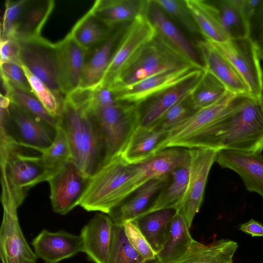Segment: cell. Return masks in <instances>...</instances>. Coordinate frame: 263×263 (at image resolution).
Segmentation results:
<instances>
[{"mask_svg": "<svg viewBox=\"0 0 263 263\" xmlns=\"http://www.w3.org/2000/svg\"><path fill=\"white\" fill-rule=\"evenodd\" d=\"M200 148L263 151V97L240 95L211 126Z\"/></svg>", "mask_w": 263, "mask_h": 263, "instance_id": "6da1fadb", "label": "cell"}, {"mask_svg": "<svg viewBox=\"0 0 263 263\" xmlns=\"http://www.w3.org/2000/svg\"><path fill=\"white\" fill-rule=\"evenodd\" d=\"M137 164L128 165L117 156L89 178L79 205L87 211L109 214L141 187Z\"/></svg>", "mask_w": 263, "mask_h": 263, "instance_id": "7a4b0ae2", "label": "cell"}, {"mask_svg": "<svg viewBox=\"0 0 263 263\" xmlns=\"http://www.w3.org/2000/svg\"><path fill=\"white\" fill-rule=\"evenodd\" d=\"M21 147L1 148L2 203L17 209L29 189L47 181L52 173L42 155L25 154Z\"/></svg>", "mask_w": 263, "mask_h": 263, "instance_id": "3957f363", "label": "cell"}, {"mask_svg": "<svg viewBox=\"0 0 263 263\" xmlns=\"http://www.w3.org/2000/svg\"><path fill=\"white\" fill-rule=\"evenodd\" d=\"M61 124L68 138L72 159L90 177L102 166L105 155L103 139L92 115L79 110L65 99Z\"/></svg>", "mask_w": 263, "mask_h": 263, "instance_id": "277c9868", "label": "cell"}, {"mask_svg": "<svg viewBox=\"0 0 263 263\" xmlns=\"http://www.w3.org/2000/svg\"><path fill=\"white\" fill-rule=\"evenodd\" d=\"M190 66L197 68L157 33L130 64L107 85L115 91L157 74Z\"/></svg>", "mask_w": 263, "mask_h": 263, "instance_id": "5b68a950", "label": "cell"}, {"mask_svg": "<svg viewBox=\"0 0 263 263\" xmlns=\"http://www.w3.org/2000/svg\"><path fill=\"white\" fill-rule=\"evenodd\" d=\"M1 139L42 154L52 144L57 129L11 102L0 104Z\"/></svg>", "mask_w": 263, "mask_h": 263, "instance_id": "8992f818", "label": "cell"}, {"mask_svg": "<svg viewBox=\"0 0 263 263\" xmlns=\"http://www.w3.org/2000/svg\"><path fill=\"white\" fill-rule=\"evenodd\" d=\"M240 95H241L228 91L215 102L196 110L167 131L153 154L170 147L200 148L212 125L229 109Z\"/></svg>", "mask_w": 263, "mask_h": 263, "instance_id": "52a82bcc", "label": "cell"}, {"mask_svg": "<svg viewBox=\"0 0 263 263\" xmlns=\"http://www.w3.org/2000/svg\"><path fill=\"white\" fill-rule=\"evenodd\" d=\"M91 115L104 143L103 165L119 156L132 132L140 124V110L139 106L117 102L98 109Z\"/></svg>", "mask_w": 263, "mask_h": 263, "instance_id": "ba28073f", "label": "cell"}, {"mask_svg": "<svg viewBox=\"0 0 263 263\" xmlns=\"http://www.w3.org/2000/svg\"><path fill=\"white\" fill-rule=\"evenodd\" d=\"M146 9L147 6L125 28L101 83L109 84L111 82L157 35L147 16Z\"/></svg>", "mask_w": 263, "mask_h": 263, "instance_id": "9c48e42d", "label": "cell"}, {"mask_svg": "<svg viewBox=\"0 0 263 263\" xmlns=\"http://www.w3.org/2000/svg\"><path fill=\"white\" fill-rule=\"evenodd\" d=\"M209 42L238 72L247 85L250 95L253 97L262 96L261 60L252 37L230 39L220 43Z\"/></svg>", "mask_w": 263, "mask_h": 263, "instance_id": "30bf717a", "label": "cell"}, {"mask_svg": "<svg viewBox=\"0 0 263 263\" xmlns=\"http://www.w3.org/2000/svg\"><path fill=\"white\" fill-rule=\"evenodd\" d=\"M18 42L22 65L44 83L58 99L64 103L65 98L62 96L59 81L55 44L41 36Z\"/></svg>", "mask_w": 263, "mask_h": 263, "instance_id": "8fae6325", "label": "cell"}, {"mask_svg": "<svg viewBox=\"0 0 263 263\" xmlns=\"http://www.w3.org/2000/svg\"><path fill=\"white\" fill-rule=\"evenodd\" d=\"M89 178L78 167L72 158L55 169L47 180L53 211L65 215L79 205Z\"/></svg>", "mask_w": 263, "mask_h": 263, "instance_id": "7c38bea8", "label": "cell"}, {"mask_svg": "<svg viewBox=\"0 0 263 263\" xmlns=\"http://www.w3.org/2000/svg\"><path fill=\"white\" fill-rule=\"evenodd\" d=\"M190 155L189 181L186 192L177 211L191 228L202 204L210 170L216 161L217 152L205 148L189 149Z\"/></svg>", "mask_w": 263, "mask_h": 263, "instance_id": "4fadbf2b", "label": "cell"}, {"mask_svg": "<svg viewBox=\"0 0 263 263\" xmlns=\"http://www.w3.org/2000/svg\"><path fill=\"white\" fill-rule=\"evenodd\" d=\"M200 69L190 66L153 76L112 91L118 102L139 106L155 95L194 75Z\"/></svg>", "mask_w": 263, "mask_h": 263, "instance_id": "5bb4252c", "label": "cell"}, {"mask_svg": "<svg viewBox=\"0 0 263 263\" xmlns=\"http://www.w3.org/2000/svg\"><path fill=\"white\" fill-rule=\"evenodd\" d=\"M0 229V256L2 263H36L37 259L21 230L17 208L3 205Z\"/></svg>", "mask_w": 263, "mask_h": 263, "instance_id": "9a60e30c", "label": "cell"}, {"mask_svg": "<svg viewBox=\"0 0 263 263\" xmlns=\"http://www.w3.org/2000/svg\"><path fill=\"white\" fill-rule=\"evenodd\" d=\"M216 162L222 168L236 173L247 190L256 193L263 199V155L261 153L234 150L217 153Z\"/></svg>", "mask_w": 263, "mask_h": 263, "instance_id": "2e32d148", "label": "cell"}, {"mask_svg": "<svg viewBox=\"0 0 263 263\" xmlns=\"http://www.w3.org/2000/svg\"><path fill=\"white\" fill-rule=\"evenodd\" d=\"M54 44L60 87L66 97L80 86L86 51L70 33Z\"/></svg>", "mask_w": 263, "mask_h": 263, "instance_id": "e0dca14e", "label": "cell"}, {"mask_svg": "<svg viewBox=\"0 0 263 263\" xmlns=\"http://www.w3.org/2000/svg\"><path fill=\"white\" fill-rule=\"evenodd\" d=\"M37 258L46 263H58L83 251L82 238L63 230L51 232L44 229L32 241Z\"/></svg>", "mask_w": 263, "mask_h": 263, "instance_id": "ac0fdd59", "label": "cell"}, {"mask_svg": "<svg viewBox=\"0 0 263 263\" xmlns=\"http://www.w3.org/2000/svg\"><path fill=\"white\" fill-rule=\"evenodd\" d=\"M146 13L160 36L196 67L204 69V65L198 50L154 0L148 1Z\"/></svg>", "mask_w": 263, "mask_h": 263, "instance_id": "d6986e66", "label": "cell"}, {"mask_svg": "<svg viewBox=\"0 0 263 263\" xmlns=\"http://www.w3.org/2000/svg\"><path fill=\"white\" fill-rule=\"evenodd\" d=\"M203 70L155 95L140 111V125L149 126L158 121L172 106L190 96L199 82Z\"/></svg>", "mask_w": 263, "mask_h": 263, "instance_id": "ffe728a7", "label": "cell"}, {"mask_svg": "<svg viewBox=\"0 0 263 263\" xmlns=\"http://www.w3.org/2000/svg\"><path fill=\"white\" fill-rule=\"evenodd\" d=\"M197 49L202 59L204 69L214 75L229 91L237 95L251 96L238 72L209 41L205 39L199 41Z\"/></svg>", "mask_w": 263, "mask_h": 263, "instance_id": "44dd1931", "label": "cell"}, {"mask_svg": "<svg viewBox=\"0 0 263 263\" xmlns=\"http://www.w3.org/2000/svg\"><path fill=\"white\" fill-rule=\"evenodd\" d=\"M114 223L106 214L97 213L82 229L83 251L93 263H105Z\"/></svg>", "mask_w": 263, "mask_h": 263, "instance_id": "7402d4cb", "label": "cell"}, {"mask_svg": "<svg viewBox=\"0 0 263 263\" xmlns=\"http://www.w3.org/2000/svg\"><path fill=\"white\" fill-rule=\"evenodd\" d=\"M125 28L112 32L103 42L86 53L79 87H93L102 82Z\"/></svg>", "mask_w": 263, "mask_h": 263, "instance_id": "603a6c76", "label": "cell"}, {"mask_svg": "<svg viewBox=\"0 0 263 263\" xmlns=\"http://www.w3.org/2000/svg\"><path fill=\"white\" fill-rule=\"evenodd\" d=\"M190 155L188 149L170 147L160 150L137 164L142 185L148 181L169 175L174 171L189 165Z\"/></svg>", "mask_w": 263, "mask_h": 263, "instance_id": "cb8c5ba5", "label": "cell"}, {"mask_svg": "<svg viewBox=\"0 0 263 263\" xmlns=\"http://www.w3.org/2000/svg\"><path fill=\"white\" fill-rule=\"evenodd\" d=\"M167 131L155 125H139L132 132L119 156L128 165L140 163L153 155Z\"/></svg>", "mask_w": 263, "mask_h": 263, "instance_id": "d4e9b609", "label": "cell"}, {"mask_svg": "<svg viewBox=\"0 0 263 263\" xmlns=\"http://www.w3.org/2000/svg\"><path fill=\"white\" fill-rule=\"evenodd\" d=\"M170 178V175L154 179L139 188L133 197L121 203L108 214L114 223L123 225L142 214L150 205L152 199L166 185Z\"/></svg>", "mask_w": 263, "mask_h": 263, "instance_id": "484cf974", "label": "cell"}, {"mask_svg": "<svg viewBox=\"0 0 263 263\" xmlns=\"http://www.w3.org/2000/svg\"><path fill=\"white\" fill-rule=\"evenodd\" d=\"M147 1L97 0L90 8L95 16L109 28L130 23L146 8Z\"/></svg>", "mask_w": 263, "mask_h": 263, "instance_id": "4316f807", "label": "cell"}, {"mask_svg": "<svg viewBox=\"0 0 263 263\" xmlns=\"http://www.w3.org/2000/svg\"><path fill=\"white\" fill-rule=\"evenodd\" d=\"M54 6L52 0H26L13 39L27 40L41 36V29Z\"/></svg>", "mask_w": 263, "mask_h": 263, "instance_id": "83f0119b", "label": "cell"}, {"mask_svg": "<svg viewBox=\"0 0 263 263\" xmlns=\"http://www.w3.org/2000/svg\"><path fill=\"white\" fill-rule=\"evenodd\" d=\"M184 218L176 212L161 250L156 254L160 263H177L190 249L193 238Z\"/></svg>", "mask_w": 263, "mask_h": 263, "instance_id": "f1b7e54d", "label": "cell"}, {"mask_svg": "<svg viewBox=\"0 0 263 263\" xmlns=\"http://www.w3.org/2000/svg\"><path fill=\"white\" fill-rule=\"evenodd\" d=\"M204 39L220 43L230 39L223 28L215 4L204 0H185Z\"/></svg>", "mask_w": 263, "mask_h": 263, "instance_id": "f546056e", "label": "cell"}, {"mask_svg": "<svg viewBox=\"0 0 263 263\" xmlns=\"http://www.w3.org/2000/svg\"><path fill=\"white\" fill-rule=\"evenodd\" d=\"M176 213L174 209L156 211L141 215L132 221L157 254L162 249L170 223Z\"/></svg>", "mask_w": 263, "mask_h": 263, "instance_id": "4dcf8cb0", "label": "cell"}, {"mask_svg": "<svg viewBox=\"0 0 263 263\" xmlns=\"http://www.w3.org/2000/svg\"><path fill=\"white\" fill-rule=\"evenodd\" d=\"M238 247L236 241L228 239H220L209 245L193 239L187 254L177 263H233Z\"/></svg>", "mask_w": 263, "mask_h": 263, "instance_id": "1f68e13d", "label": "cell"}, {"mask_svg": "<svg viewBox=\"0 0 263 263\" xmlns=\"http://www.w3.org/2000/svg\"><path fill=\"white\" fill-rule=\"evenodd\" d=\"M189 176V165L180 167L172 172L168 183L159 192L147 210L140 216L162 209H172L177 212L183 201L187 186Z\"/></svg>", "mask_w": 263, "mask_h": 263, "instance_id": "d6a6232c", "label": "cell"}, {"mask_svg": "<svg viewBox=\"0 0 263 263\" xmlns=\"http://www.w3.org/2000/svg\"><path fill=\"white\" fill-rule=\"evenodd\" d=\"M112 30L98 19L90 9L69 33L87 53L107 39Z\"/></svg>", "mask_w": 263, "mask_h": 263, "instance_id": "836d02e7", "label": "cell"}, {"mask_svg": "<svg viewBox=\"0 0 263 263\" xmlns=\"http://www.w3.org/2000/svg\"><path fill=\"white\" fill-rule=\"evenodd\" d=\"M220 23L230 39L251 37V23L242 13L238 0L216 2Z\"/></svg>", "mask_w": 263, "mask_h": 263, "instance_id": "e575fe53", "label": "cell"}, {"mask_svg": "<svg viewBox=\"0 0 263 263\" xmlns=\"http://www.w3.org/2000/svg\"><path fill=\"white\" fill-rule=\"evenodd\" d=\"M2 84L6 91V96L13 103L42 119L57 128L61 119L52 116L43 105L32 92L24 90L9 81L1 78Z\"/></svg>", "mask_w": 263, "mask_h": 263, "instance_id": "d590c367", "label": "cell"}, {"mask_svg": "<svg viewBox=\"0 0 263 263\" xmlns=\"http://www.w3.org/2000/svg\"><path fill=\"white\" fill-rule=\"evenodd\" d=\"M105 263H160L158 259L146 260L129 242L123 224H114Z\"/></svg>", "mask_w": 263, "mask_h": 263, "instance_id": "8d00e7d4", "label": "cell"}, {"mask_svg": "<svg viewBox=\"0 0 263 263\" xmlns=\"http://www.w3.org/2000/svg\"><path fill=\"white\" fill-rule=\"evenodd\" d=\"M228 91L218 79L203 69L199 82L189 97L192 107L197 110L207 106L218 100Z\"/></svg>", "mask_w": 263, "mask_h": 263, "instance_id": "74e56055", "label": "cell"}, {"mask_svg": "<svg viewBox=\"0 0 263 263\" xmlns=\"http://www.w3.org/2000/svg\"><path fill=\"white\" fill-rule=\"evenodd\" d=\"M22 67L27 77L32 93L52 116L61 119L64 114L65 102H61L44 83L27 68L23 66Z\"/></svg>", "mask_w": 263, "mask_h": 263, "instance_id": "f35d334b", "label": "cell"}, {"mask_svg": "<svg viewBox=\"0 0 263 263\" xmlns=\"http://www.w3.org/2000/svg\"><path fill=\"white\" fill-rule=\"evenodd\" d=\"M56 129V135L52 144L41 154L52 172L71 158L68 138L61 122Z\"/></svg>", "mask_w": 263, "mask_h": 263, "instance_id": "ab89813d", "label": "cell"}, {"mask_svg": "<svg viewBox=\"0 0 263 263\" xmlns=\"http://www.w3.org/2000/svg\"><path fill=\"white\" fill-rule=\"evenodd\" d=\"M166 14L176 20L186 30L192 34H201L185 0H154Z\"/></svg>", "mask_w": 263, "mask_h": 263, "instance_id": "60d3db41", "label": "cell"}, {"mask_svg": "<svg viewBox=\"0 0 263 263\" xmlns=\"http://www.w3.org/2000/svg\"><path fill=\"white\" fill-rule=\"evenodd\" d=\"M189 97L183 98L172 106L154 125L167 131L192 115L196 110L192 107Z\"/></svg>", "mask_w": 263, "mask_h": 263, "instance_id": "b9f144b4", "label": "cell"}, {"mask_svg": "<svg viewBox=\"0 0 263 263\" xmlns=\"http://www.w3.org/2000/svg\"><path fill=\"white\" fill-rule=\"evenodd\" d=\"M26 0H7L1 25V39L13 38L15 27Z\"/></svg>", "mask_w": 263, "mask_h": 263, "instance_id": "7bdbcfd3", "label": "cell"}, {"mask_svg": "<svg viewBox=\"0 0 263 263\" xmlns=\"http://www.w3.org/2000/svg\"><path fill=\"white\" fill-rule=\"evenodd\" d=\"M123 226L127 239L134 249L146 260L157 259L156 254L136 224L128 221Z\"/></svg>", "mask_w": 263, "mask_h": 263, "instance_id": "ee69618b", "label": "cell"}, {"mask_svg": "<svg viewBox=\"0 0 263 263\" xmlns=\"http://www.w3.org/2000/svg\"><path fill=\"white\" fill-rule=\"evenodd\" d=\"M1 76L17 87L32 93L31 86L22 66L12 63L1 64Z\"/></svg>", "mask_w": 263, "mask_h": 263, "instance_id": "f6af8a7d", "label": "cell"}, {"mask_svg": "<svg viewBox=\"0 0 263 263\" xmlns=\"http://www.w3.org/2000/svg\"><path fill=\"white\" fill-rule=\"evenodd\" d=\"M1 64L12 63L22 66L20 57V46L13 38L1 39L0 44Z\"/></svg>", "mask_w": 263, "mask_h": 263, "instance_id": "bcb514c9", "label": "cell"}, {"mask_svg": "<svg viewBox=\"0 0 263 263\" xmlns=\"http://www.w3.org/2000/svg\"><path fill=\"white\" fill-rule=\"evenodd\" d=\"M262 2L263 0H238L242 13L250 23L258 12Z\"/></svg>", "mask_w": 263, "mask_h": 263, "instance_id": "7dc6e473", "label": "cell"}, {"mask_svg": "<svg viewBox=\"0 0 263 263\" xmlns=\"http://www.w3.org/2000/svg\"><path fill=\"white\" fill-rule=\"evenodd\" d=\"M251 36L254 40L263 34V2L251 21Z\"/></svg>", "mask_w": 263, "mask_h": 263, "instance_id": "c3c4849f", "label": "cell"}, {"mask_svg": "<svg viewBox=\"0 0 263 263\" xmlns=\"http://www.w3.org/2000/svg\"><path fill=\"white\" fill-rule=\"evenodd\" d=\"M239 230L253 237L263 236V225L253 219L241 224Z\"/></svg>", "mask_w": 263, "mask_h": 263, "instance_id": "681fc988", "label": "cell"}, {"mask_svg": "<svg viewBox=\"0 0 263 263\" xmlns=\"http://www.w3.org/2000/svg\"><path fill=\"white\" fill-rule=\"evenodd\" d=\"M260 60H263V34L254 40Z\"/></svg>", "mask_w": 263, "mask_h": 263, "instance_id": "f907efd6", "label": "cell"}, {"mask_svg": "<svg viewBox=\"0 0 263 263\" xmlns=\"http://www.w3.org/2000/svg\"><path fill=\"white\" fill-rule=\"evenodd\" d=\"M262 74V97H263V60H261Z\"/></svg>", "mask_w": 263, "mask_h": 263, "instance_id": "816d5d0a", "label": "cell"}, {"mask_svg": "<svg viewBox=\"0 0 263 263\" xmlns=\"http://www.w3.org/2000/svg\"><path fill=\"white\" fill-rule=\"evenodd\" d=\"M44 263H46V262H44Z\"/></svg>", "mask_w": 263, "mask_h": 263, "instance_id": "f5cc1de1", "label": "cell"}]
</instances>
